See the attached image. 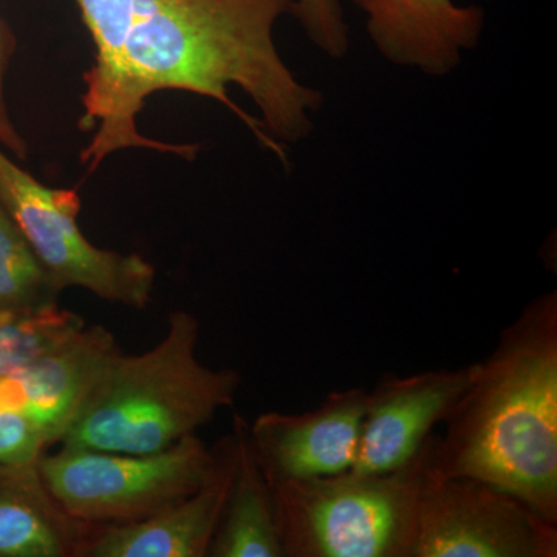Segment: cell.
<instances>
[{
    "label": "cell",
    "mask_w": 557,
    "mask_h": 557,
    "mask_svg": "<svg viewBox=\"0 0 557 557\" xmlns=\"http://www.w3.org/2000/svg\"><path fill=\"white\" fill-rule=\"evenodd\" d=\"M0 203L62 289L79 287L112 304L143 310L156 269L141 256L95 247L81 231L78 190L50 188L0 148Z\"/></svg>",
    "instance_id": "6"
},
{
    "label": "cell",
    "mask_w": 557,
    "mask_h": 557,
    "mask_svg": "<svg viewBox=\"0 0 557 557\" xmlns=\"http://www.w3.org/2000/svg\"><path fill=\"white\" fill-rule=\"evenodd\" d=\"M75 2L97 50L94 67L84 73V115L78 123L81 131L94 132L79 156L81 163L91 174L109 157L108 145L123 87L124 50L134 21L135 0Z\"/></svg>",
    "instance_id": "13"
},
{
    "label": "cell",
    "mask_w": 557,
    "mask_h": 557,
    "mask_svg": "<svg viewBox=\"0 0 557 557\" xmlns=\"http://www.w3.org/2000/svg\"><path fill=\"white\" fill-rule=\"evenodd\" d=\"M435 434L394 471L270 482L285 557H413Z\"/></svg>",
    "instance_id": "4"
},
{
    "label": "cell",
    "mask_w": 557,
    "mask_h": 557,
    "mask_svg": "<svg viewBox=\"0 0 557 557\" xmlns=\"http://www.w3.org/2000/svg\"><path fill=\"white\" fill-rule=\"evenodd\" d=\"M46 448L42 432L27 413L0 409V469L36 467Z\"/></svg>",
    "instance_id": "19"
},
{
    "label": "cell",
    "mask_w": 557,
    "mask_h": 557,
    "mask_svg": "<svg viewBox=\"0 0 557 557\" xmlns=\"http://www.w3.org/2000/svg\"><path fill=\"white\" fill-rule=\"evenodd\" d=\"M219 467L199 491L137 522L104 525L87 534L79 556L207 557L225 511L236 471V438L219 445Z\"/></svg>",
    "instance_id": "12"
},
{
    "label": "cell",
    "mask_w": 557,
    "mask_h": 557,
    "mask_svg": "<svg viewBox=\"0 0 557 557\" xmlns=\"http://www.w3.org/2000/svg\"><path fill=\"white\" fill-rule=\"evenodd\" d=\"M432 467L511 494L557 525V293H544L471 364Z\"/></svg>",
    "instance_id": "2"
},
{
    "label": "cell",
    "mask_w": 557,
    "mask_h": 557,
    "mask_svg": "<svg viewBox=\"0 0 557 557\" xmlns=\"http://www.w3.org/2000/svg\"><path fill=\"white\" fill-rule=\"evenodd\" d=\"M293 17L322 53L333 60L346 57L350 38L339 0H296Z\"/></svg>",
    "instance_id": "18"
},
{
    "label": "cell",
    "mask_w": 557,
    "mask_h": 557,
    "mask_svg": "<svg viewBox=\"0 0 557 557\" xmlns=\"http://www.w3.org/2000/svg\"><path fill=\"white\" fill-rule=\"evenodd\" d=\"M219 446L196 434L156 454L61 448L39 458V478L58 507L87 527L149 518L207 485L219 467Z\"/></svg>",
    "instance_id": "5"
},
{
    "label": "cell",
    "mask_w": 557,
    "mask_h": 557,
    "mask_svg": "<svg viewBox=\"0 0 557 557\" xmlns=\"http://www.w3.org/2000/svg\"><path fill=\"white\" fill-rule=\"evenodd\" d=\"M119 350L108 329L84 325L27 368L0 379V409L27 413L47 446L61 443Z\"/></svg>",
    "instance_id": "10"
},
{
    "label": "cell",
    "mask_w": 557,
    "mask_h": 557,
    "mask_svg": "<svg viewBox=\"0 0 557 557\" xmlns=\"http://www.w3.org/2000/svg\"><path fill=\"white\" fill-rule=\"evenodd\" d=\"M61 288L0 203V309L57 302Z\"/></svg>",
    "instance_id": "17"
},
{
    "label": "cell",
    "mask_w": 557,
    "mask_h": 557,
    "mask_svg": "<svg viewBox=\"0 0 557 557\" xmlns=\"http://www.w3.org/2000/svg\"><path fill=\"white\" fill-rule=\"evenodd\" d=\"M471 364L413 375L383 376L366 391L357 461L350 471L381 474L416 457L467 388Z\"/></svg>",
    "instance_id": "9"
},
{
    "label": "cell",
    "mask_w": 557,
    "mask_h": 557,
    "mask_svg": "<svg viewBox=\"0 0 557 557\" xmlns=\"http://www.w3.org/2000/svg\"><path fill=\"white\" fill-rule=\"evenodd\" d=\"M366 14L376 50L392 64L445 76L478 47L485 14L454 0H351Z\"/></svg>",
    "instance_id": "11"
},
{
    "label": "cell",
    "mask_w": 557,
    "mask_h": 557,
    "mask_svg": "<svg viewBox=\"0 0 557 557\" xmlns=\"http://www.w3.org/2000/svg\"><path fill=\"white\" fill-rule=\"evenodd\" d=\"M13 51V33L0 16V148L9 150L16 159L25 160L28 156L27 143L14 127L5 101V72Z\"/></svg>",
    "instance_id": "20"
},
{
    "label": "cell",
    "mask_w": 557,
    "mask_h": 557,
    "mask_svg": "<svg viewBox=\"0 0 557 557\" xmlns=\"http://www.w3.org/2000/svg\"><path fill=\"white\" fill-rule=\"evenodd\" d=\"M84 527L58 507L38 468L0 469V557L79 556Z\"/></svg>",
    "instance_id": "14"
},
{
    "label": "cell",
    "mask_w": 557,
    "mask_h": 557,
    "mask_svg": "<svg viewBox=\"0 0 557 557\" xmlns=\"http://www.w3.org/2000/svg\"><path fill=\"white\" fill-rule=\"evenodd\" d=\"M86 325L58 302L35 309H0V379L20 372Z\"/></svg>",
    "instance_id": "16"
},
{
    "label": "cell",
    "mask_w": 557,
    "mask_h": 557,
    "mask_svg": "<svg viewBox=\"0 0 557 557\" xmlns=\"http://www.w3.org/2000/svg\"><path fill=\"white\" fill-rule=\"evenodd\" d=\"M296 0H135L108 153L129 148L196 159L199 145H174L139 134L137 116L150 95L183 90L231 110L288 166L282 143L314 129L324 104L282 61L273 30Z\"/></svg>",
    "instance_id": "1"
},
{
    "label": "cell",
    "mask_w": 557,
    "mask_h": 557,
    "mask_svg": "<svg viewBox=\"0 0 557 557\" xmlns=\"http://www.w3.org/2000/svg\"><path fill=\"white\" fill-rule=\"evenodd\" d=\"M557 525L519 498L429 468L413 557H556Z\"/></svg>",
    "instance_id": "7"
},
{
    "label": "cell",
    "mask_w": 557,
    "mask_h": 557,
    "mask_svg": "<svg viewBox=\"0 0 557 557\" xmlns=\"http://www.w3.org/2000/svg\"><path fill=\"white\" fill-rule=\"evenodd\" d=\"M364 401V388H344L330 392L309 412H265L248 423L249 445L269 482L350 471L357 461Z\"/></svg>",
    "instance_id": "8"
},
{
    "label": "cell",
    "mask_w": 557,
    "mask_h": 557,
    "mask_svg": "<svg viewBox=\"0 0 557 557\" xmlns=\"http://www.w3.org/2000/svg\"><path fill=\"white\" fill-rule=\"evenodd\" d=\"M236 471L225 511L212 539L211 557H285L273 493L248 438V421L234 417Z\"/></svg>",
    "instance_id": "15"
},
{
    "label": "cell",
    "mask_w": 557,
    "mask_h": 557,
    "mask_svg": "<svg viewBox=\"0 0 557 557\" xmlns=\"http://www.w3.org/2000/svg\"><path fill=\"white\" fill-rule=\"evenodd\" d=\"M199 333L194 314L175 311L156 347L141 355L116 351L61 440L62 448L161 453L231 408L240 375L197 358Z\"/></svg>",
    "instance_id": "3"
}]
</instances>
